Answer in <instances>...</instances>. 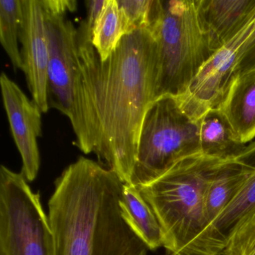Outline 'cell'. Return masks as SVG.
<instances>
[{"label": "cell", "instance_id": "cell-12", "mask_svg": "<svg viewBox=\"0 0 255 255\" xmlns=\"http://www.w3.org/2000/svg\"><path fill=\"white\" fill-rule=\"evenodd\" d=\"M198 12L213 53L255 19V0H198Z\"/></svg>", "mask_w": 255, "mask_h": 255}, {"label": "cell", "instance_id": "cell-19", "mask_svg": "<svg viewBox=\"0 0 255 255\" xmlns=\"http://www.w3.org/2000/svg\"><path fill=\"white\" fill-rule=\"evenodd\" d=\"M220 255H255V208L237 224Z\"/></svg>", "mask_w": 255, "mask_h": 255}, {"label": "cell", "instance_id": "cell-17", "mask_svg": "<svg viewBox=\"0 0 255 255\" xmlns=\"http://www.w3.org/2000/svg\"><path fill=\"white\" fill-rule=\"evenodd\" d=\"M125 35L117 0H106L102 13L92 32V44L101 61H105L114 53Z\"/></svg>", "mask_w": 255, "mask_h": 255}, {"label": "cell", "instance_id": "cell-3", "mask_svg": "<svg viewBox=\"0 0 255 255\" xmlns=\"http://www.w3.org/2000/svg\"><path fill=\"white\" fill-rule=\"evenodd\" d=\"M227 159L201 153L192 155L154 181L137 186L163 229L166 255H193L208 227L207 186Z\"/></svg>", "mask_w": 255, "mask_h": 255}, {"label": "cell", "instance_id": "cell-2", "mask_svg": "<svg viewBox=\"0 0 255 255\" xmlns=\"http://www.w3.org/2000/svg\"><path fill=\"white\" fill-rule=\"evenodd\" d=\"M123 183L84 156L62 171L48 202L55 255H147L148 248L122 216Z\"/></svg>", "mask_w": 255, "mask_h": 255}, {"label": "cell", "instance_id": "cell-10", "mask_svg": "<svg viewBox=\"0 0 255 255\" xmlns=\"http://www.w3.org/2000/svg\"><path fill=\"white\" fill-rule=\"evenodd\" d=\"M23 22L20 42L23 68L32 100L43 113L50 110L47 100L49 45L40 0H22Z\"/></svg>", "mask_w": 255, "mask_h": 255}, {"label": "cell", "instance_id": "cell-13", "mask_svg": "<svg viewBox=\"0 0 255 255\" xmlns=\"http://www.w3.org/2000/svg\"><path fill=\"white\" fill-rule=\"evenodd\" d=\"M218 108L244 144L255 138V70L234 76Z\"/></svg>", "mask_w": 255, "mask_h": 255}, {"label": "cell", "instance_id": "cell-22", "mask_svg": "<svg viewBox=\"0 0 255 255\" xmlns=\"http://www.w3.org/2000/svg\"><path fill=\"white\" fill-rule=\"evenodd\" d=\"M106 0H88L86 1L87 8V17L85 20L88 29L91 33L93 30L94 26L96 24L98 18L101 16L105 5Z\"/></svg>", "mask_w": 255, "mask_h": 255}, {"label": "cell", "instance_id": "cell-4", "mask_svg": "<svg viewBox=\"0 0 255 255\" xmlns=\"http://www.w3.org/2000/svg\"><path fill=\"white\" fill-rule=\"evenodd\" d=\"M149 30L157 41L156 98L184 95L213 54L197 1L154 0Z\"/></svg>", "mask_w": 255, "mask_h": 255}, {"label": "cell", "instance_id": "cell-16", "mask_svg": "<svg viewBox=\"0 0 255 255\" xmlns=\"http://www.w3.org/2000/svg\"><path fill=\"white\" fill-rule=\"evenodd\" d=\"M249 174L248 165L236 158H232L227 159L211 179L207 186L205 196L206 216L208 227L233 201Z\"/></svg>", "mask_w": 255, "mask_h": 255}, {"label": "cell", "instance_id": "cell-7", "mask_svg": "<svg viewBox=\"0 0 255 255\" xmlns=\"http://www.w3.org/2000/svg\"><path fill=\"white\" fill-rule=\"evenodd\" d=\"M49 216L23 172L0 168V255H55Z\"/></svg>", "mask_w": 255, "mask_h": 255}, {"label": "cell", "instance_id": "cell-20", "mask_svg": "<svg viewBox=\"0 0 255 255\" xmlns=\"http://www.w3.org/2000/svg\"><path fill=\"white\" fill-rule=\"evenodd\" d=\"M125 32L149 29L153 0H117Z\"/></svg>", "mask_w": 255, "mask_h": 255}, {"label": "cell", "instance_id": "cell-1", "mask_svg": "<svg viewBox=\"0 0 255 255\" xmlns=\"http://www.w3.org/2000/svg\"><path fill=\"white\" fill-rule=\"evenodd\" d=\"M77 45L93 153L122 182L130 183L141 125L156 99L157 41L149 29L134 31L101 61L83 21Z\"/></svg>", "mask_w": 255, "mask_h": 255}, {"label": "cell", "instance_id": "cell-21", "mask_svg": "<svg viewBox=\"0 0 255 255\" xmlns=\"http://www.w3.org/2000/svg\"><path fill=\"white\" fill-rule=\"evenodd\" d=\"M255 70V26L237 52L234 76Z\"/></svg>", "mask_w": 255, "mask_h": 255}, {"label": "cell", "instance_id": "cell-5", "mask_svg": "<svg viewBox=\"0 0 255 255\" xmlns=\"http://www.w3.org/2000/svg\"><path fill=\"white\" fill-rule=\"evenodd\" d=\"M200 153L198 122L183 111L175 97H159L143 120L130 183L148 184L179 161Z\"/></svg>", "mask_w": 255, "mask_h": 255}, {"label": "cell", "instance_id": "cell-14", "mask_svg": "<svg viewBox=\"0 0 255 255\" xmlns=\"http://www.w3.org/2000/svg\"><path fill=\"white\" fill-rule=\"evenodd\" d=\"M119 205L124 220L149 250L164 247L165 234L160 222L137 186L123 183Z\"/></svg>", "mask_w": 255, "mask_h": 255}, {"label": "cell", "instance_id": "cell-8", "mask_svg": "<svg viewBox=\"0 0 255 255\" xmlns=\"http://www.w3.org/2000/svg\"><path fill=\"white\" fill-rule=\"evenodd\" d=\"M255 26V19L235 38L201 67L187 91L177 98L183 111L198 122L209 110L218 108L234 77L237 52Z\"/></svg>", "mask_w": 255, "mask_h": 255}, {"label": "cell", "instance_id": "cell-15", "mask_svg": "<svg viewBox=\"0 0 255 255\" xmlns=\"http://www.w3.org/2000/svg\"><path fill=\"white\" fill-rule=\"evenodd\" d=\"M198 127L203 154L220 159H231L240 154L246 147V144L239 138L219 108L207 111L198 121Z\"/></svg>", "mask_w": 255, "mask_h": 255}, {"label": "cell", "instance_id": "cell-6", "mask_svg": "<svg viewBox=\"0 0 255 255\" xmlns=\"http://www.w3.org/2000/svg\"><path fill=\"white\" fill-rule=\"evenodd\" d=\"M41 7L48 38L49 107L58 110L69 119L77 147L86 154L93 153L79 62L77 28L67 18L66 14Z\"/></svg>", "mask_w": 255, "mask_h": 255}, {"label": "cell", "instance_id": "cell-9", "mask_svg": "<svg viewBox=\"0 0 255 255\" xmlns=\"http://www.w3.org/2000/svg\"><path fill=\"white\" fill-rule=\"evenodd\" d=\"M0 85L10 129L22 158V172L27 181H33L41 165L38 141L42 135V111L5 73L1 74Z\"/></svg>", "mask_w": 255, "mask_h": 255}, {"label": "cell", "instance_id": "cell-11", "mask_svg": "<svg viewBox=\"0 0 255 255\" xmlns=\"http://www.w3.org/2000/svg\"><path fill=\"white\" fill-rule=\"evenodd\" d=\"M235 158L249 166V175L228 207L204 231L192 255H220L237 224L255 208V141Z\"/></svg>", "mask_w": 255, "mask_h": 255}, {"label": "cell", "instance_id": "cell-18", "mask_svg": "<svg viewBox=\"0 0 255 255\" xmlns=\"http://www.w3.org/2000/svg\"><path fill=\"white\" fill-rule=\"evenodd\" d=\"M23 22L22 0L0 1V42L15 71L22 70L20 44Z\"/></svg>", "mask_w": 255, "mask_h": 255}]
</instances>
